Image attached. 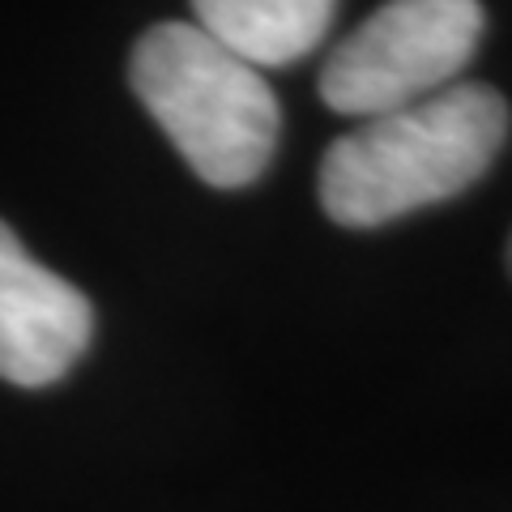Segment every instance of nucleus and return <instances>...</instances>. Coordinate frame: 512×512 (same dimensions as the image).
<instances>
[{
	"mask_svg": "<svg viewBox=\"0 0 512 512\" xmlns=\"http://www.w3.org/2000/svg\"><path fill=\"white\" fill-rule=\"evenodd\" d=\"M508 124V99L483 82L359 120L320 158V205L338 227L367 231L453 201L491 171Z\"/></svg>",
	"mask_w": 512,
	"mask_h": 512,
	"instance_id": "f257e3e1",
	"label": "nucleus"
},
{
	"mask_svg": "<svg viewBox=\"0 0 512 512\" xmlns=\"http://www.w3.org/2000/svg\"><path fill=\"white\" fill-rule=\"evenodd\" d=\"M90 333V299L39 265L0 222V380L47 389L86 355Z\"/></svg>",
	"mask_w": 512,
	"mask_h": 512,
	"instance_id": "20e7f679",
	"label": "nucleus"
},
{
	"mask_svg": "<svg viewBox=\"0 0 512 512\" xmlns=\"http://www.w3.org/2000/svg\"><path fill=\"white\" fill-rule=\"evenodd\" d=\"M205 35L231 56L261 69H282L325 43L338 0H192Z\"/></svg>",
	"mask_w": 512,
	"mask_h": 512,
	"instance_id": "39448f33",
	"label": "nucleus"
},
{
	"mask_svg": "<svg viewBox=\"0 0 512 512\" xmlns=\"http://www.w3.org/2000/svg\"><path fill=\"white\" fill-rule=\"evenodd\" d=\"M483 30V0H389L329 52L320 99L350 120L423 103L457 86Z\"/></svg>",
	"mask_w": 512,
	"mask_h": 512,
	"instance_id": "7ed1b4c3",
	"label": "nucleus"
},
{
	"mask_svg": "<svg viewBox=\"0 0 512 512\" xmlns=\"http://www.w3.org/2000/svg\"><path fill=\"white\" fill-rule=\"evenodd\" d=\"M137 99L210 188H248L274 163L282 107L261 73L197 22H158L128 60Z\"/></svg>",
	"mask_w": 512,
	"mask_h": 512,
	"instance_id": "f03ea898",
	"label": "nucleus"
},
{
	"mask_svg": "<svg viewBox=\"0 0 512 512\" xmlns=\"http://www.w3.org/2000/svg\"><path fill=\"white\" fill-rule=\"evenodd\" d=\"M508 274H512V239H508Z\"/></svg>",
	"mask_w": 512,
	"mask_h": 512,
	"instance_id": "423d86ee",
	"label": "nucleus"
}]
</instances>
